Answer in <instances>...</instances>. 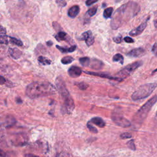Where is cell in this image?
Instances as JSON below:
<instances>
[{"label":"cell","mask_w":157,"mask_h":157,"mask_svg":"<svg viewBox=\"0 0 157 157\" xmlns=\"http://www.w3.org/2000/svg\"><path fill=\"white\" fill-rule=\"evenodd\" d=\"M139 11V7L135 3L129 2L117 9L111 23L112 29L115 30L122 26L125 22L134 17Z\"/></svg>","instance_id":"obj_1"},{"label":"cell","mask_w":157,"mask_h":157,"mask_svg":"<svg viewBox=\"0 0 157 157\" xmlns=\"http://www.w3.org/2000/svg\"><path fill=\"white\" fill-rule=\"evenodd\" d=\"M56 92L55 87L49 82H35L27 86L25 93L30 98L36 99L52 95Z\"/></svg>","instance_id":"obj_2"},{"label":"cell","mask_w":157,"mask_h":157,"mask_svg":"<svg viewBox=\"0 0 157 157\" xmlns=\"http://www.w3.org/2000/svg\"><path fill=\"white\" fill-rule=\"evenodd\" d=\"M55 84L64 102L63 106L64 114L65 113L69 114H71L75 107V104L73 99L71 96L69 91L67 90L65 81L62 77H58L56 79Z\"/></svg>","instance_id":"obj_3"},{"label":"cell","mask_w":157,"mask_h":157,"mask_svg":"<svg viewBox=\"0 0 157 157\" xmlns=\"http://www.w3.org/2000/svg\"><path fill=\"white\" fill-rule=\"evenodd\" d=\"M157 101L156 95H155L152 98L149 99L146 103H145L137 111L133 117V120L136 124L141 125L143 121L147 117L148 113L150 112L153 105H155Z\"/></svg>","instance_id":"obj_4"},{"label":"cell","mask_w":157,"mask_h":157,"mask_svg":"<svg viewBox=\"0 0 157 157\" xmlns=\"http://www.w3.org/2000/svg\"><path fill=\"white\" fill-rule=\"evenodd\" d=\"M156 83H149L142 85L138 88L131 96L133 101H139L146 98L152 93L156 88Z\"/></svg>","instance_id":"obj_5"},{"label":"cell","mask_w":157,"mask_h":157,"mask_svg":"<svg viewBox=\"0 0 157 157\" xmlns=\"http://www.w3.org/2000/svg\"><path fill=\"white\" fill-rule=\"evenodd\" d=\"M142 65V62L141 61H138V62H136L133 63H131L126 66L123 69H121L119 72H118L117 75L120 78L124 79L126 77L130 76L138 67L141 66Z\"/></svg>","instance_id":"obj_6"},{"label":"cell","mask_w":157,"mask_h":157,"mask_svg":"<svg viewBox=\"0 0 157 157\" xmlns=\"http://www.w3.org/2000/svg\"><path fill=\"white\" fill-rule=\"evenodd\" d=\"M112 121L117 125L120 126L122 128H128L131 126V122L124 117L122 115L119 114V113L114 112L111 116Z\"/></svg>","instance_id":"obj_7"},{"label":"cell","mask_w":157,"mask_h":157,"mask_svg":"<svg viewBox=\"0 0 157 157\" xmlns=\"http://www.w3.org/2000/svg\"><path fill=\"white\" fill-rule=\"evenodd\" d=\"M85 74H90V75L94 76H98L102 77V78L104 79H111V80H114L116 81H119V82H121V81L124 80V79L120 78L119 77H112L111 76L110 74L106 73V72H90V71H84Z\"/></svg>","instance_id":"obj_8"},{"label":"cell","mask_w":157,"mask_h":157,"mask_svg":"<svg viewBox=\"0 0 157 157\" xmlns=\"http://www.w3.org/2000/svg\"><path fill=\"white\" fill-rule=\"evenodd\" d=\"M150 17H148L147 19H146V21L142 23L139 26H138L137 28H136L134 30H132L129 33V35L131 36H137L141 35V34L144 31V30L146 29L147 25V22L149 20Z\"/></svg>","instance_id":"obj_9"},{"label":"cell","mask_w":157,"mask_h":157,"mask_svg":"<svg viewBox=\"0 0 157 157\" xmlns=\"http://www.w3.org/2000/svg\"><path fill=\"white\" fill-rule=\"evenodd\" d=\"M80 40H85L86 44H87L88 47H90L93 45V44L94 43V37L93 36L92 33L91 31H87L85 32V33H82Z\"/></svg>","instance_id":"obj_10"},{"label":"cell","mask_w":157,"mask_h":157,"mask_svg":"<svg viewBox=\"0 0 157 157\" xmlns=\"http://www.w3.org/2000/svg\"><path fill=\"white\" fill-rule=\"evenodd\" d=\"M145 54H146V50L144 49L139 47V48H136L130 50L126 54V55L132 58H139V57L144 56Z\"/></svg>","instance_id":"obj_11"},{"label":"cell","mask_w":157,"mask_h":157,"mask_svg":"<svg viewBox=\"0 0 157 157\" xmlns=\"http://www.w3.org/2000/svg\"><path fill=\"white\" fill-rule=\"evenodd\" d=\"M68 74L70 77L76 78V77H78L82 74V71L81 70L80 67L76 66H72L70 67V69L68 70Z\"/></svg>","instance_id":"obj_12"},{"label":"cell","mask_w":157,"mask_h":157,"mask_svg":"<svg viewBox=\"0 0 157 157\" xmlns=\"http://www.w3.org/2000/svg\"><path fill=\"white\" fill-rule=\"evenodd\" d=\"M90 65L92 69H94L95 70H99L102 69L104 64L100 60H97V59H93L92 62L90 60Z\"/></svg>","instance_id":"obj_13"},{"label":"cell","mask_w":157,"mask_h":157,"mask_svg":"<svg viewBox=\"0 0 157 157\" xmlns=\"http://www.w3.org/2000/svg\"><path fill=\"white\" fill-rule=\"evenodd\" d=\"M9 53L11 56L12 57L13 59H17L20 58L22 55V52L20 51L19 49L17 48H9Z\"/></svg>","instance_id":"obj_14"},{"label":"cell","mask_w":157,"mask_h":157,"mask_svg":"<svg viewBox=\"0 0 157 157\" xmlns=\"http://www.w3.org/2000/svg\"><path fill=\"white\" fill-rule=\"evenodd\" d=\"M79 12H80V8H79V6H74L71 7L70 9L68 10V12H67V15L70 17L74 18H75L76 17H77V15L79 14Z\"/></svg>","instance_id":"obj_15"},{"label":"cell","mask_w":157,"mask_h":157,"mask_svg":"<svg viewBox=\"0 0 157 157\" xmlns=\"http://www.w3.org/2000/svg\"><path fill=\"white\" fill-rule=\"evenodd\" d=\"M90 122L98 126L99 128H103L106 125V123L105 121H104V120L101 119V117H98L92 118V119H91V120L90 121Z\"/></svg>","instance_id":"obj_16"},{"label":"cell","mask_w":157,"mask_h":157,"mask_svg":"<svg viewBox=\"0 0 157 157\" xmlns=\"http://www.w3.org/2000/svg\"><path fill=\"white\" fill-rule=\"evenodd\" d=\"M56 47L61 52H62V53H71V52H73L74 51H75L77 48V46L76 45H72V46H71L70 47H68V48H66V47H61L57 45H56Z\"/></svg>","instance_id":"obj_17"},{"label":"cell","mask_w":157,"mask_h":157,"mask_svg":"<svg viewBox=\"0 0 157 157\" xmlns=\"http://www.w3.org/2000/svg\"><path fill=\"white\" fill-rule=\"evenodd\" d=\"M55 38L58 41H62V40H66V41L69 42V39L70 38L67 36V33L65 32L60 31L58 32L56 36H55Z\"/></svg>","instance_id":"obj_18"},{"label":"cell","mask_w":157,"mask_h":157,"mask_svg":"<svg viewBox=\"0 0 157 157\" xmlns=\"http://www.w3.org/2000/svg\"><path fill=\"white\" fill-rule=\"evenodd\" d=\"M39 63L43 65H50L51 64L52 62L51 60H50L49 59H48L46 57H43V56H40L38 57V59Z\"/></svg>","instance_id":"obj_19"},{"label":"cell","mask_w":157,"mask_h":157,"mask_svg":"<svg viewBox=\"0 0 157 157\" xmlns=\"http://www.w3.org/2000/svg\"><path fill=\"white\" fill-rule=\"evenodd\" d=\"M79 62L81 65L84 67H88L90 65V59L88 57H82L79 59Z\"/></svg>","instance_id":"obj_20"},{"label":"cell","mask_w":157,"mask_h":157,"mask_svg":"<svg viewBox=\"0 0 157 157\" xmlns=\"http://www.w3.org/2000/svg\"><path fill=\"white\" fill-rule=\"evenodd\" d=\"M11 36H6V35H0V44H8L10 43Z\"/></svg>","instance_id":"obj_21"},{"label":"cell","mask_w":157,"mask_h":157,"mask_svg":"<svg viewBox=\"0 0 157 157\" xmlns=\"http://www.w3.org/2000/svg\"><path fill=\"white\" fill-rule=\"evenodd\" d=\"M112 61L114 62H119L121 65H123L124 62V57H123L121 54L117 53L113 57Z\"/></svg>","instance_id":"obj_22"},{"label":"cell","mask_w":157,"mask_h":157,"mask_svg":"<svg viewBox=\"0 0 157 157\" xmlns=\"http://www.w3.org/2000/svg\"><path fill=\"white\" fill-rule=\"evenodd\" d=\"M113 11H114V9H113V8H111H111H108L107 9H106L103 12L104 17L105 18H110L112 16Z\"/></svg>","instance_id":"obj_23"},{"label":"cell","mask_w":157,"mask_h":157,"mask_svg":"<svg viewBox=\"0 0 157 157\" xmlns=\"http://www.w3.org/2000/svg\"><path fill=\"white\" fill-rule=\"evenodd\" d=\"M74 60V59L72 58V57L66 56L63 57V58L62 59L61 62H62V63L63 64V65H68V64L71 63Z\"/></svg>","instance_id":"obj_24"},{"label":"cell","mask_w":157,"mask_h":157,"mask_svg":"<svg viewBox=\"0 0 157 157\" xmlns=\"http://www.w3.org/2000/svg\"><path fill=\"white\" fill-rule=\"evenodd\" d=\"M10 43L17 45V46H22L23 45L22 41H21V40L18 39L17 38H12V37H11V40H10Z\"/></svg>","instance_id":"obj_25"},{"label":"cell","mask_w":157,"mask_h":157,"mask_svg":"<svg viewBox=\"0 0 157 157\" xmlns=\"http://www.w3.org/2000/svg\"><path fill=\"white\" fill-rule=\"evenodd\" d=\"M76 85H77V87H78L80 90H85L88 87V85L83 82H79V83H76Z\"/></svg>","instance_id":"obj_26"},{"label":"cell","mask_w":157,"mask_h":157,"mask_svg":"<svg viewBox=\"0 0 157 157\" xmlns=\"http://www.w3.org/2000/svg\"><path fill=\"white\" fill-rule=\"evenodd\" d=\"M87 128H88V129L90 130V132H92L93 133H98V129H97V128L94 127V126H93L91 124V123L90 122V121L87 123Z\"/></svg>","instance_id":"obj_27"},{"label":"cell","mask_w":157,"mask_h":157,"mask_svg":"<svg viewBox=\"0 0 157 157\" xmlns=\"http://www.w3.org/2000/svg\"><path fill=\"white\" fill-rule=\"evenodd\" d=\"M97 12V7H94V8H91L88 9V11L87 12V13L90 17H92L96 14Z\"/></svg>","instance_id":"obj_28"},{"label":"cell","mask_w":157,"mask_h":157,"mask_svg":"<svg viewBox=\"0 0 157 157\" xmlns=\"http://www.w3.org/2000/svg\"><path fill=\"white\" fill-rule=\"evenodd\" d=\"M127 146L128 147L130 148L131 150L132 151H136V146H135V144H134V141L133 139H131L130 141H129L127 142Z\"/></svg>","instance_id":"obj_29"},{"label":"cell","mask_w":157,"mask_h":157,"mask_svg":"<svg viewBox=\"0 0 157 157\" xmlns=\"http://www.w3.org/2000/svg\"><path fill=\"white\" fill-rule=\"evenodd\" d=\"M120 138L123 139H129V138H132V135L129 133H124L120 135Z\"/></svg>","instance_id":"obj_30"},{"label":"cell","mask_w":157,"mask_h":157,"mask_svg":"<svg viewBox=\"0 0 157 157\" xmlns=\"http://www.w3.org/2000/svg\"><path fill=\"white\" fill-rule=\"evenodd\" d=\"M56 3L61 7H65L67 5L66 1L65 0H56Z\"/></svg>","instance_id":"obj_31"},{"label":"cell","mask_w":157,"mask_h":157,"mask_svg":"<svg viewBox=\"0 0 157 157\" xmlns=\"http://www.w3.org/2000/svg\"><path fill=\"white\" fill-rule=\"evenodd\" d=\"M113 40L117 44L121 43V40H122V36H121V35H119L117 37H114V38H113Z\"/></svg>","instance_id":"obj_32"},{"label":"cell","mask_w":157,"mask_h":157,"mask_svg":"<svg viewBox=\"0 0 157 157\" xmlns=\"http://www.w3.org/2000/svg\"><path fill=\"white\" fill-rule=\"evenodd\" d=\"M56 157H70V155L66 152H62L57 155Z\"/></svg>","instance_id":"obj_33"},{"label":"cell","mask_w":157,"mask_h":157,"mask_svg":"<svg viewBox=\"0 0 157 157\" xmlns=\"http://www.w3.org/2000/svg\"><path fill=\"white\" fill-rule=\"evenodd\" d=\"M98 0H87L85 2V4L87 6H90L91 5L93 4L94 3H97Z\"/></svg>","instance_id":"obj_34"},{"label":"cell","mask_w":157,"mask_h":157,"mask_svg":"<svg viewBox=\"0 0 157 157\" xmlns=\"http://www.w3.org/2000/svg\"><path fill=\"white\" fill-rule=\"evenodd\" d=\"M124 40L126 43H133L134 42V40H133L132 38H130V37H128V36H126L124 38Z\"/></svg>","instance_id":"obj_35"},{"label":"cell","mask_w":157,"mask_h":157,"mask_svg":"<svg viewBox=\"0 0 157 157\" xmlns=\"http://www.w3.org/2000/svg\"><path fill=\"white\" fill-rule=\"evenodd\" d=\"M8 82V80L4 78V77H3L2 76L0 75V84L1 85H3V84H6Z\"/></svg>","instance_id":"obj_36"},{"label":"cell","mask_w":157,"mask_h":157,"mask_svg":"<svg viewBox=\"0 0 157 157\" xmlns=\"http://www.w3.org/2000/svg\"><path fill=\"white\" fill-rule=\"evenodd\" d=\"M53 28L55 29V30H56V31H58V30H59V28H61L60 25H59L57 22H53ZM60 31H61V30H60Z\"/></svg>","instance_id":"obj_37"},{"label":"cell","mask_w":157,"mask_h":157,"mask_svg":"<svg viewBox=\"0 0 157 157\" xmlns=\"http://www.w3.org/2000/svg\"><path fill=\"white\" fill-rule=\"evenodd\" d=\"M0 34L1 35H6V29L2 26H0Z\"/></svg>","instance_id":"obj_38"},{"label":"cell","mask_w":157,"mask_h":157,"mask_svg":"<svg viewBox=\"0 0 157 157\" xmlns=\"http://www.w3.org/2000/svg\"><path fill=\"white\" fill-rule=\"evenodd\" d=\"M7 154L3 150L0 148V157H6Z\"/></svg>","instance_id":"obj_39"},{"label":"cell","mask_w":157,"mask_h":157,"mask_svg":"<svg viewBox=\"0 0 157 157\" xmlns=\"http://www.w3.org/2000/svg\"><path fill=\"white\" fill-rule=\"evenodd\" d=\"M152 52H153L155 53V55H156V44L155 43L154 45H153L152 49Z\"/></svg>","instance_id":"obj_40"},{"label":"cell","mask_w":157,"mask_h":157,"mask_svg":"<svg viewBox=\"0 0 157 157\" xmlns=\"http://www.w3.org/2000/svg\"><path fill=\"white\" fill-rule=\"evenodd\" d=\"M25 157H39V156H36V155L33 154H31V153H28V154H26L25 155Z\"/></svg>","instance_id":"obj_41"},{"label":"cell","mask_w":157,"mask_h":157,"mask_svg":"<svg viewBox=\"0 0 157 157\" xmlns=\"http://www.w3.org/2000/svg\"><path fill=\"white\" fill-rule=\"evenodd\" d=\"M46 44L47 46H52V45H53V42L51 41V40H49V41H47L46 43Z\"/></svg>","instance_id":"obj_42"}]
</instances>
